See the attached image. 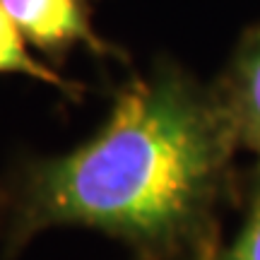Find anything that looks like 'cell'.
I'll list each match as a JSON object with an SVG mask.
<instances>
[{"label": "cell", "instance_id": "cell-1", "mask_svg": "<svg viewBox=\"0 0 260 260\" xmlns=\"http://www.w3.org/2000/svg\"><path fill=\"white\" fill-rule=\"evenodd\" d=\"M226 149L219 113L181 77L135 80L89 142L24 171L10 246L48 226L80 224L140 251H167L198 222Z\"/></svg>", "mask_w": 260, "mask_h": 260}, {"label": "cell", "instance_id": "cell-2", "mask_svg": "<svg viewBox=\"0 0 260 260\" xmlns=\"http://www.w3.org/2000/svg\"><path fill=\"white\" fill-rule=\"evenodd\" d=\"M19 34L46 53L84 44L104 56L109 46L94 34L84 0H0Z\"/></svg>", "mask_w": 260, "mask_h": 260}, {"label": "cell", "instance_id": "cell-5", "mask_svg": "<svg viewBox=\"0 0 260 260\" xmlns=\"http://www.w3.org/2000/svg\"><path fill=\"white\" fill-rule=\"evenodd\" d=\"M226 260H260V200L255 203L251 219L246 222L239 241L234 243Z\"/></svg>", "mask_w": 260, "mask_h": 260}, {"label": "cell", "instance_id": "cell-3", "mask_svg": "<svg viewBox=\"0 0 260 260\" xmlns=\"http://www.w3.org/2000/svg\"><path fill=\"white\" fill-rule=\"evenodd\" d=\"M0 73L27 75L39 82L53 84L60 92L73 89V84L65 82L58 73H53L44 63H39L37 58H31V53L27 51V39L19 34V29L15 27V22L10 19L8 12L3 10V5H0Z\"/></svg>", "mask_w": 260, "mask_h": 260}, {"label": "cell", "instance_id": "cell-4", "mask_svg": "<svg viewBox=\"0 0 260 260\" xmlns=\"http://www.w3.org/2000/svg\"><path fill=\"white\" fill-rule=\"evenodd\" d=\"M236 99H239L236 104L239 128L251 149L260 157V31L253 37L241 60Z\"/></svg>", "mask_w": 260, "mask_h": 260}]
</instances>
